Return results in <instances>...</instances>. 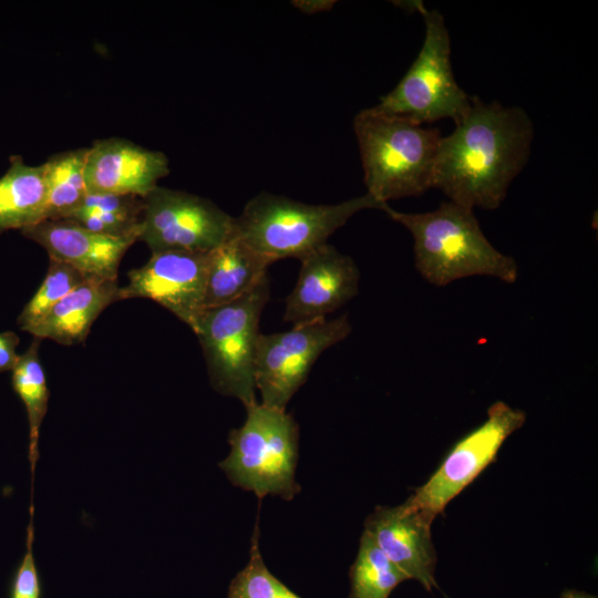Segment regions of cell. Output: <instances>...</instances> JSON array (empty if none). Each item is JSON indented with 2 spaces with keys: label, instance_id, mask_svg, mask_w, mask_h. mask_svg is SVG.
Listing matches in <instances>:
<instances>
[{
  "label": "cell",
  "instance_id": "obj_26",
  "mask_svg": "<svg viewBox=\"0 0 598 598\" xmlns=\"http://www.w3.org/2000/svg\"><path fill=\"white\" fill-rule=\"evenodd\" d=\"M296 8L305 13H318L327 11L333 7L334 1L328 0H306V1H292L291 2Z\"/></svg>",
  "mask_w": 598,
  "mask_h": 598
},
{
  "label": "cell",
  "instance_id": "obj_13",
  "mask_svg": "<svg viewBox=\"0 0 598 598\" xmlns=\"http://www.w3.org/2000/svg\"><path fill=\"white\" fill-rule=\"evenodd\" d=\"M433 520L408 498L395 507H375L364 522V532L381 551L409 579H416L429 591L437 588L436 554L431 537Z\"/></svg>",
  "mask_w": 598,
  "mask_h": 598
},
{
  "label": "cell",
  "instance_id": "obj_7",
  "mask_svg": "<svg viewBox=\"0 0 598 598\" xmlns=\"http://www.w3.org/2000/svg\"><path fill=\"white\" fill-rule=\"evenodd\" d=\"M424 19L423 45L411 68L374 107L423 125L443 118L458 123L472 104L455 81L451 64V40L443 16L422 1L408 2Z\"/></svg>",
  "mask_w": 598,
  "mask_h": 598
},
{
  "label": "cell",
  "instance_id": "obj_27",
  "mask_svg": "<svg viewBox=\"0 0 598 598\" xmlns=\"http://www.w3.org/2000/svg\"><path fill=\"white\" fill-rule=\"evenodd\" d=\"M560 598H597L596 596L577 590H565Z\"/></svg>",
  "mask_w": 598,
  "mask_h": 598
},
{
  "label": "cell",
  "instance_id": "obj_12",
  "mask_svg": "<svg viewBox=\"0 0 598 598\" xmlns=\"http://www.w3.org/2000/svg\"><path fill=\"white\" fill-rule=\"evenodd\" d=\"M300 261L296 286L286 300L285 321L298 326L326 319L358 295L359 268L333 246L323 244Z\"/></svg>",
  "mask_w": 598,
  "mask_h": 598
},
{
  "label": "cell",
  "instance_id": "obj_18",
  "mask_svg": "<svg viewBox=\"0 0 598 598\" xmlns=\"http://www.w3.org/2000/svg\"><path fill=\"white\" fill-rule=\"evenodd\" d=\"M45 204L43 164L31 166L21 156H11L9 169L0 177V234L43 220Z\"/></svg>",
  "mask_w": 598,
  "mask_h": 598
},
{
  "label": "cell",
  "instance_id": "obj_4",
  "mask_svg": "<svg viewBox=\"0 0 598 598\" xmlns=\"http://www.w3.org/2000/svg\"><path fill=\"white\" fill-rule=\"evenodd\" d=\"M370 195L333 205H311L261 192L235 217L233 236L255 252L275 262L302 259L362 209L384 210Z\"/></svg>",
  "mask_w": 598,
  "mask_h": 598
},
{
  "label": "cell",
  "instance_id": "obj_20",
  "mask_svg": "<svg viewBox=\"0 0 598 598\" xmlns=\"http://www.w3.org/2000/svg\"><path fill=\"white\" fill-rule=\"evenodd\" d=\"M87 147L54 154L43 163L47 183L44 219L62 218L87 194L84 166ZM43 219V220H44Z\"/></svg>",
  "mask_w": 598,
  "mask_h": 598
},
{
  "label": "cell",
  "instance_id": "obj_17",
  "mask_svg": "<svg viewBox=\"0 0 598 598\" xmlns=\"http://www.w3.org/2000/svg\"><path fill=\"white\" fill-rule=\"evenodd\" d=\"M272 262L231 236L208 254L204 309L226 305L255 288Z\"/></svg>",
  "mask_w": 598,
  "mask_h": 598
},
{
  "label": "cell",
  "instance_id": "obj_23",
  "mask_svg": "<svg viewBox=\"0 0 598 598\" xmlns=\"http://www.w3.org/2000/svg\"><path fill=\"white\" fill-rule=\"evenodd\" d=\"M258 535L256 525L249 561L230 581L227 598H302L269 571L259 550Z\"/></svg>",
  "mask_w": 598,
  "mask_h": 598
},
{
  "label": "cell",
  "instance_id": "obj_11",
  "mask_svg": "<svg viewBox=\"0 0 598 598\" xmlns=\"http://www.w3.org/2000/svg\"><path fill=\"white\" fill-rule=\"evenodd\" d=\"M209 252L159 251L127 274L116 300L151 299L169 310L192 330L204 310Z\"/></svg>",
  "mask_w": 598,
  "mask_h": 598
},
{
  "label": "cell",
  "instance_id": "obj_1",
  "mask_svg": "<svg viewBox=\"0 0 598 598\" xmlns=\"http://www.w3.org/2000/svg\"><path fill=\"white\" fill-rule=\"evenodd\" d=\"M533 135L532 120L523 109L472 96L466 115L441 137L432 188L472 209L498 208L527 163Z\"/></svg>",
  "mask_w": 598,
  "mask_h": 598
},
{
  "label": "cell",
  "instance_id": "obj_14",
  "mask_svg": "<svg viewBox=\"0 0 598 598\" xmlns=\"http://www.w3.org/2000/svg\"><path fill=\"white\" fill-rule=\"evenodd\" d=\"M167 156L128 140H96L86 151L84 177L87 193L134 195L144 198L168 175Z\"/></svg>",
  "mask_w": 598,
  "mask_h": 598
},
{
  "label": "cell",
  "instance_id": "obj_19",
  "mask_svg": "<svg viewBox=\"0 0 598 598\" xmlns=\"http://www.w3.org/2000/svg\"><path fill=\"white\" fill-rule=\"evenodd\" d=\"M40 339L34 338L23 354H19L13 367L11 383L14 392L24 404L29 423V462L32 485L39 458V436L42 421L48 411L50 392L45 374L39 359Z\"/></svg>",
  "mask_w": 598,
  "mask_h": 598
},
{
  "label": "cell",
  "instance_id": "obj_6",
  "mask_svg": "<svg viewBox=\"0 0 598 598\" xmlns=\"http://www.w3.org/2000/svg\"><path fill=\"white\" fill-rule=\"evenodd\" d=\"M269 299V280L223 306L204 309L193 328L203 348L212 386L244 405L257 403L255 381L259 320Z\"/></svg>",
  "mask_w": 598,
  "mask_h": 598
},
{
  "label": "cell",
  "instance_id": "obj_24",
  "mask_svg": "<svg viewBox=\"0 0 598 598\" xmlns=\"http://www.w3.org/2000/svg\"><path fill=\"white\" fill-rule=\"evenodd\" d=\"M33 515L27 528L25 551L16 570L11 598H41V580L33 555Z\"/></svg>",
  "mask_w": 598,
  "mask_h": 598
},
{
  "label": "cell",
  "instance_id": "obj_16",
  "mask_svg": "<svg viewBox=\"0 0 598 598\" xmlns=\"http://www.w3.org/2000/svg\"><path fill=\"white\" fill-rule=\"evenodd\" d=\"M117 281L87 278L63 299L30 332L33 338L71 346L85 340L97 316L116 300Z\"/></svg>",
  "mask_w": 598,
  "mask_h": 598
},
{
  "label": "cell",
  "instance_id": "obj_8",
  "mask_svg": "<svg viewBox=\"0 0 598 598\" xmlns=\"http://www.w3.org/2000/svg\"><path fill=\"white\" fill-rule=\"evenodd\" d=\"M352 330L348 315L293 326L291 330L260 333L255 359L256 388L261 404L286 410L307 381L319 355L346 339Z\"/></svg>",
  "mask_w": 598,
  "mask_h": 598
},
{
  "label": "cell",
  "instance_id": "obj_15",
  "mask_svg": "<svg viewBox=\"0 0 598 598\" xmlns=\"http://www.w3.org/2000/svg\"><path fill=\"white\" fill-rule=\"evenodd\" d=\"M41 245L49 258L63 261L87 278L117 279L125 251L134 236H110L92 231L65 218L44 219L21 230Z\"/></svg>",
  "mask_w": 598,
  "mask_h": 598
},
{
  "label": "cell",
  "instance_id": "obj_2",
  "mask_svg": "<svg viewBox=\"0 0 598 598\" xmlns=\"http://www.w3.org/2000/svg\"><path fill=\"white\" fill-rule=\"evenodd\" d=\"M383 212L411 233L415 268L431 285L444 287L473 276L517 280L516 260L488 241L472 208L447 200L426 213H402L389 205Z\"/></svg>",
  "mask_w": 598,
  "mask_h": 598
},
{
  "label": "cell",
  "instance_id": "obj_25",
  "mask_svg": "<svg viewBox=\"0 0 598 598\" xmlns=\"http://www.w3.org/2000/svg\"><path fill=\"white\" fill-rule=\"evenodd\" d=\"M19 338L14 332H0V372L12 370L19 354L16 352Z\"/></svg>",
  "mask_w": 598,
  "mask_h": 598
},
{
  "label": "cell",
  "instance_id": "obj_22",
  "mask_svg": "<svg viewBox=\"0 0 598 598\" xmlns=\"http://www.w3.org/2000/svg\"><path fill=\"white\" fill-rule=\"evenodd\" d=\"M49 259L48 272L41 286L18 317L19 328L29 333L61 299L87 279L74 267L56 259Z\"/></svg>",
  "mask_w": 598,
  "mask_h": 598
},
{
  "label": "cell",
  "instance_id": "obj_3",
  "mask_svg": "<svg viewBox=\"0 0 598 598\" xmlns=\"http://www.w3.org/2000/svg\"><path fill=\"white\" fill-rule=\"evenodd\" d=\"M367 194L380 204L432 188L441 133L370 107L353 120Z\"/></svg>",
  "mask_w": 598,
  "mask_h": 598
},
{
  "label": "cell",
  "instance_id": "obj_21",
  "mask_svg": "<svg viewBox=\"0 0 598 598\" xmlns=\"http://www.w3.org/2000/svg\"><path fill=\"white\" fill-rule=\"evenodd\" d=\"M350 579L349 598H389L392 590L409 578L363 530Z\"/></svg>",
  "mask_w": 598,
  "mask_h": 598
},
{
  "label": "cell",
  "instance_id": "obj_5",
  "mask_svg": "<svg viewBox=\"0 0 598 598\" xmlns=\"http://www.w3.org/2000/svg\"><path fill=\"white\" fill-rule=\"evenodd\" d=\"M246 420L228 435L229 455L218 465L233 485L291 501L300 493L295 472L299 427L285 410L259 404L246 406Z\"/></svg>",
  "mask_w": 598,
  "mask_h": 598
},
{
  "label": "cell",
  "instance_id": "obj_10",
  "mask_svg": "<svg viewBox=\"0 0 598 598\" xmlns=\"http://www.w3.org/2000/svg\"><path fill=\"white\" fill-rule=\"evenodd\" d=\"M526 421L524 411L497 401L487 410V419L460 440L440 467L415 488L409 499L435 518L493 461L506 439Z\"/></svg>",
  "mask_w": 598,
  "mask_h": 598
},
{
  "label": "cell",
  "instance_id": "obj_9",
  "mask_svg": "<svg viewBox=\"0 0 598 598\" xmlns=\"http://www.w3.org/2000/svg\"><path fill=\"white\" fill-rule=\"evenodd\" d=\"M235 217L200 196L156 186L143 198L138 240L153 252H209L234 233Z\"/></svg>",
  "mask_w": 598,
  "mask_h": 598
}]
</instances>
